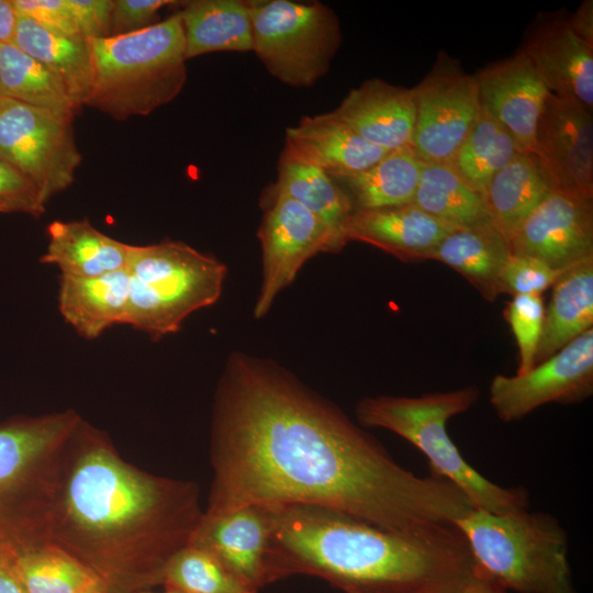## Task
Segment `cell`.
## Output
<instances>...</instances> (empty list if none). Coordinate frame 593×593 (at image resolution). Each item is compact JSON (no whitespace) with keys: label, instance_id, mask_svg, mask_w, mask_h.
Listing matches in <instances>:
<instances>
[{"label":"cell","instance_id":"cell-45","mask_svg":"<svg viewBox=\"0 0 593 593\" xmlns=\"http://www.w3.org/2000/svg\"><path fill=\"white\" fill-rule=\"evenodd\" d=\"M0 593H26L19 580L5 567L0 566Z\"/></svg>","mask_w":593,"mask_h":593},{"label":"cell","instance_id":"cell-11","mask_svg":"<svg viewBox=\"0 0 593 593\" xmlns=\"http://www.w3.org/2000/svg\"><path fill=\"white\" fill-rule=\"evenodd\" d=\"M412 91L415 122L410 147L423 164L449 165L480 113L473 75L440 52Z\"/></svg>","mask_w":593,"mask_h":593},{"label":"cell","instance_id":"cell-31","mask_svg":"<svg viewBox=\"0 0 593 593\" xmlns=\"http://www.w3.org/2000/svg\"><path fill=\"white\" fill-rule=\"evenodd\" d=\"M8 569L26 593H111L98 573L51 544L20 553Z\"/></svg>","mask_w":593,"mask_h":593},{"label":"cell","instance_id":"cell-2","mask_svg":"<svg viewBox=\"0 0 593 593\" xmlns=\"http://www.w3.org/2000/svg\"><path fill=\"white\" fill-rule=\"evenodd\" d=\"M81 446L61 482L54 479L46 541L109 585L157 583L202 517L190 482L156 478L122 461L80 422Z\"/></svg>","mask_w":593,"mask_h":593},{"label":"cell","instance_id":"cell-24","mask_svg":"<svg viewBox=\"0 0 593 593\" xmlns=\"http://www.w3.org/2000/svg\"><path fill=\"white\" fill-rule=\"evenodd\" d=\"M128 291L126 269L92 278L61 276L58 309L79 335L93 339L109 327L124 324Z\"/></svg>","mask_w":593,"mask_h":593},{"label":"cell","instance_id":"cell-7","mask_svg":"<svg viewBox=\"0 0 593 593\" xmlns=\"http://www.w3.org/2000/svg\"><path fill=\"white\" fill-rule=\"evenodd\" d=\"M80 419L72 412L0 425V566L46 544L47 507L57 454Z\"/></svg>","mask_w":593,"mask_h":593},{"label":"cell","instance_id":"cell-41","mask_svg":"<svg viewBox=\"0 0 593 593\" xmlns=\"http://www.w3.org/2000/svg\"><path fill=\"white\" fill-rule=\"evenodd\" d=\"M81 36L110 37L113 0H68Z\"/></svg>","mask_w":593,"mask_h":593},{"label":"cell","instance_id":"cell-13","mask_svg":"<svg viewBox=\"0 0 593 593\" xmlns=\"http://www.w3.org/2000/svg\"><path fill=\"white\" fill-rule=\"evenodd\" d=\"M258 238L262 254V280L253 311L264 317L277 295L318 253H338L328 228L290 197L270 191Z\"/></svg>","mask_w":593,"mask_h":593},{"label":"cell","instance_id":"cell-42","mask_svg":"<svg viewBox=\"0 0 593 593\" xmlns=\"http://www.w3.org/2000/svg\"><path fill=\"white\" fill-rule=\"evenodd\" d=\"M572 32L593 48V1L584 0L568 19Z\"/></svg>","mask_w":593,"mask_h":593},{"label":"cell","instance_id":"cell-29","mask_svg":"<svg viewBox=\"0 0 593 593\" xmlns=\"http://www.w3.org/2000/svg\"><path fill=\"white\" fill-rule=\"evenodd\" d=\"M512 254L510 242L493 223L455 230L438 244L430 260L459 272L488 301L500 294L499 280Z\"/></svg>","mask_w":593,"mask_h":593},{"label":"cell","instance_id":"cell-36","mask_svg":"<svg viewBox=\"0 0 593 593\" xmlns=\"http://www.w3.org/2000/svg\"><path fill=\"white\" fill-rule=\"evenodd\" d=\"M545 305L539 294L514 295L505 310V317L518 347V368L523 374L535 367V358L541 337Z\"/></svg>","mask_w":593,"mask_h":593},{"label":"cell","instance_id":"cell-40","mask_svg":"<svg viewBox=\"0 0 593 593\" xmlns=\"http://www.w3.org/2000/svg\"><path fill=\"white\" fill-rule=\"evenodd\" d=\"M19 14L70 36H81L68 0H10ZM83 37V36H82Z\"/></svg>","mask_w":593,"mask_h":593},{"label":"cell","instance_id":"cell-23","mask_svg":"<svg viewBox=\"0 0 593 593\" xmlns=\"http://www.w3.org/2000/svg\"><path fill=\"white\" fill-rule=\"evenodd\" d=\"M41 262L55 265L63 277L92 278L126 269L131 245L119 242L87 220L54 221Z\"/></svg>","mask_w":593,"mask_h":593},{"label":"cell","instance_id":"cell-38","mask_svg":"<svg viewBox=\"0 0 593 593\" xmlns=\"http://www.w3.org/2000/svg\"><path fill=\"white\" fill-rule=\"evenodd\" d=\"M45 206L34 183L0 155V213H24L40 217Z\"/></svg>","mask_w":593,"mask_h":593},{"label":"cell","instance_id":"cell-25","mask_svg":"<svg viewBox=\"0 0 593 593\" xmlns=\"http://www.w3.org/2000/svg\"><path fill=\"white\" fill-rule=\"evenodd\" d=\"M556 186L535 153L518 152L489 183L484 201L492 223L510 242Z\"/></svg>","mask_w":593,"mask_h":593},{"label":"cell","instance_id":"cell-10","mask_svg":"<svg viewBox=\"0 0 593 593\" xmlns=\"http://www.w3.org/2000/svg\"><path fill=\"white\" fill-rule=\"evenodd\" d=\"M74 118L2 97L0 155L24 174L43 201L66 190L81 163Z\"/></svg>","mask_w":593,"mask_h":593},{"label":"cell","instance_id":"cell-15","mask_svg":"<svg viewBox=\"0 0 593 593\" xmlns=\"http://www.w3.org/2000/svg\"><path fill=\"white\" fill-rule=\"evenodd\" d=\"M535 154L557 189L593 197L592 112L549 92L537 121Z\"/></svg>","mask_w":593,"mask_h":593},{"label":"cell","instance_id":"cell-19","mask_svg":"<svg viewBox=\"0 0 593 593\" xmlns=\"http://www.w3.org/2000/svg\"><path fill=\"white\" fill-rule=\"evenodd\" d=\"M548 90L593 110V48L570 29L568 19L538 22L519 49Z\"/></svg>","mask_w":593,"mask_h":593},{"label":"cell","instance_id":"cell-46","mask_svg":"<svg viewBox=\"0 0 593 593\" xmlns=\"http://www.w3.org/2000/svg\"><path fill=\"white\" fill-rule=\"evenodd\" d=\"M143 593H150V592H143ZM163 593H180V592H179V591H177V590H174V589H168V588H167V589H166V591H165V592H163Z\"/></svg>","mask_w":593,"mask_h":593},{"label":"cell","instance_id":"cell-43","mask_svg":"<svg viewBox=\"0 0 593 593\" xmlns=\"http://www.w3.org/2000/svg\"><path fill=\"white\" fill-rule=\"evenodd\" d=\"M18 12L10 0H0V43L13 44Z\"/></svg>","mask_w":593,"mask_h":593},{"label":"cell","instance_id":"cell-20","mask_svg":"<svg viewBox=\"0 0 593 593\" xmlns=\"http://www.w3.org/2000/svg\"><path fill=\"white\" fill-rule=\"evenodd\" d=\"M452 231L412 202L353 212L346 239L372 245L401 261L417 262L430 260L435 248Z\"/></svg>","mask_w":593,"mask_h":593},{"label":"cell","instance_id":"cell-5","mask_svg":"<svg viewBox=\"0 0 593 593\" xmlns=\"http://www.w3.org/2000/svg\"><path fill=\"white\" fill-rule=\"evenodd\" d=\"M479 573L516 593H577L560 522L529 508L495 513L470 508L454 523Z\"/></svg>","mask_w":593,"mask_h":593},{"label":"cell","instance_id":"cell-35","mask_svg":"<svg viewBox=\"0 0 593 593\" xmlns=\"http://www.w3.org/2000/svg\"><path fill=\"white\" fill-rule=\"evenodd\" d=\"M160 583L180 593H257L206 550L188 544L166 563Z\"/></svg>","mask_w":593,"mask_h":593},{"label":"cell","instance_id":"cell-39","mask_svg":"<svg viewBox=\"0 0 593 593\" xmlns=\"http://www.w3.org/2000/svg\"><path fill=\"white\" fill-rule=\"evenodd\" d=\"M177 2L172 0H113L110 36L131 34L158 23L159 10Z\"/></svg>","mask_w":593,"mask_h":593},{"label":"cell","instance_id":"cell-37","mask_svg":"<svg viewBox=\"0 0 593 593\" xmlns=\"http://www.w3.org/2000/svg\"><path fill=\"white\" fill-rule=\"evenodd\" d=\"M563 271L552 269L535 257L512 253L500 276V294L541 295L544 291L553 286Z\"/></svg>","mask_w":593,"mask_h":593},{"label":"cell","instance_id":"cell-18","mask_svg":"<svg viewBox=\"0 0 593 593\" xmlns=\"http://www.w3.org/2000/svg\"><path fill=\"white\" fill-rule=\"evenodd\" d=\"M326 114L381 148L393 150L411 145L415 122L412 88L369 79L351 89Z\"/></svg>","mask_w":593,"mask_h":593},{"label":"cell","instance_id":"cell-3","mask_svg":"<svg viewBox=\"0 0 593 593\" xmlns=\"http://www.w3.org/2000/svg\"><path fill=\"white\" fill-rule=\"evenodd\" d=\"M267 506L268 584L304 574L344 593H456L480 575L454 523L398 532L316 505Z\"/></svg>","mask_w":593,"mask_h":593},{"label":"cell","instance_id":"cell-30","mask_svg":"<svg viewBox=\"0 0 593 593\" xmlns=\"http://www.w3.org/2000/svg\"><path fill=\"white\" fill-rule=\"evenodd\" d=\"M424 164L410 146L390 150L369 168L332 177L353 212L412 203Z\"/></svg>","mask_w":593,"mask_h":593},{"label":"cell","instance_id":"cell-28","mask_svg":"<svg viewBox=\"0 0 593 593\" xmlns=\"http://www.w3.org/2000/svg\"><path fill=\"white\" fill-rule=\"evenodd\" d=\"M178 12L187 60L214 52H251L253 25L247 0L183 1Z\"/></svg>","mask_w":593,"mask_h":593},{"label":"cell","instance_id":"cell-9","mask_svg":"<svg viewBox=\"0 0 593 593\" xmlns=\"http://www.w3.org/2000/svg\"><path fill=\"white\" fill-rule=\"evenodd\" d=\"M253 51L284 85H315L329 70L343 42L335 11L318 1L247 0Z\"/></svg>","mask_w":593,"mask_h":593},{"label":"cell","instance_id":"cell-34","mask_svg":"<svg viewBox=\"0 0 593 593\" xmlns=\"http://www.w3.org/2000/svg\"><path fill=\"white\" fill-rule=\"evenodd\" d=\"M521 152L506 128L481 105L449 166L484 198L493 177Z\"/></svg>","mask_w":593,"mask_h":593},{"label":"cell","instance_id":"cell-17","mask_svg":"<svg viewBox=\"0 0 593 593\" xmlns=\"http://www.w3.org/2000/svg\"><path fill=\"white\" fill-rule=\"evenodd\" d=\"M473 78L481 105L506 128L521 152L535 153L537 121L550 91L529 58L519 51Z\"/></svg>","mask_w":593,"mask_h":593},{"label":"cell","instance_id":"cell-8","mask_svg":"<svg viewBox=\"0 0 593 593\" xmlns=\"http://www.w3.org/2000/svg\"><path fill=\"white\" fill-rule=\"evenodd\" d=\"M126 270L130 291L124 324L154 340L178 332L187 316L213 305L227 273L217 258L170 239L131 245Z\"/></svg>","mask_w":593,"mask_h":593},{"label":"cell","instance_id":"cell-44","mask_svg":"<svg viewBox=\"0 0 593 593\" xmlns=\"http://www.w3.org/2000/svg\"><path fill=\"white\" fill-rule=\"evenodd\" d=\"M456 593H510L491 579L480 574L471 583Z\"/></svg>","mask_w":593,"mask_h":593},{"label":"cell","instance_id":"cell-22","mask_svg":"<svg viewBox=\"0 0 593 593\" xmlns=\"http://www.w3.org/2000/svg\"><path fill=\"white\" fill-rule=\"evenodd\" d=\"M13 44L42 64L78 108L86 104L93 80L90 40L53 31L18 13Z\"/></svg>","mask_w":593,"mask_h":593},{"label":"cell","instance_id":"cell-47","mask_svg":"<svg viewBox=\"0 0 593 593\" xmlns=\"http://www.w3.org/2000/svg\"><path fill=\"white\" fill-rule=\"evenodd\" d=\"M2 97H3V96L1 94V91H0V101H1Z\"/></svg>","mask_w":593,"mask_h":593},{"label":"cell","instance_id":"cell-1","mask_svg":"<svg viewBox=\"0 0 593 593\" xmlns=\"http://www.w3.org/2000/svg\"><path fill=\"white\" fill-rule=\"evenodd\" d=\"M211 459L206 512L307 504L404 532L472 508L455 484L401 466L287 370L243 353L228 358L217 387Z\"/></svg>","mask_w":593,"mask_h":593},{"label":"cell","instance_id":"cell-27","mask_svg":"<svg viewBox=\"0 0 593 593\" xmlns=\"http://www.w3.org/2000/svg\"><path fill=\"white\" fill-rule=\"evenodd\" d=\"M271 191L290 197L314 214L331 232L338 251L347 244L346 227L353 213L349 200L328 174L287 146L280 153Z\"/></svg>","mask_w":593,"mask_h":593},{"label":"cell","instance_id":"cell-16","mask_svg":"<svg viewBox=\"0 0 593 593\" xmlns=\"http://www.w3.org/2000/svg\"><path fill=\"white\" fill-rule=\"evenodd\" d=\"M270 530L267 505L217 513L205 511L189 544L210 552L244 584L258 592L268 585Z\"/></svg>","mask_w":593,"mask_h":593},{"label":"cell","instance_id":"cell-33","mask_svg":"<svg viewBox=\"0 0 593 593\" xmlns=\"http://www.w3.org/2000/svg\"><path fill=\"white\" fill-rule=\"evenodd\" d=\"M0 91L5 98L74 119L80 109L42 64L14 44L0 43Z\"/></svg>","mask_w":593,"mask_h":593},{"label":"cell","instance_id":"cell-4","mask_svg":"<svg viewBox=\"0 0 593 593\" xmlns=\"http://www.w3.org/2000/svg\"><path fill=\"white\" fill-rule=\"evenodd\" d=\"M480 395L475 385L418 396H366L356 405V417L366 427L388 429L416 447L430 472L455 484L472 507L495 513L529 508L525 488H505L472 467L451 440L448 421L472 407Z\"/></svg>","mask_w":593,"mask_h":593},{"label":"cell","instance_id":"cell-14","mask_svg":"<svg viewBox=\"0 0 593 593\" xmlns=\"http://www.w3.org/2000/svg\"><path fill=\"white\" fill-rule=\"evenodd\" d=\"M513 254L566 270L593 256V197L553 190L510 240Z\"/></svg>","mask_w":593,"mask_h":593},{"label":"cell","instance_id":"cell-12","mask_svg":"<svg viewBox=\"0 0 593 593\" xmlns=\"http://www.w3.org/2000/svg\"><path fill=\"white\" fill-rule=\"evenodd\" d=\"M593 392V328L523 374H497L489 400L505 423L522 419L548 403L572 404Z\"/></svg>","mask_w":593,"mask_h":593},{"label":"cell","instance_id":"cell-26","mask_svg":"<svg viewBox=\"0 0 593 593\" xmlns=\"http://www.w3.org/2000/svg\"><path fill=\"white\" fill-rule=\"evenodd\" d=\"M552 287L535 366L593 328V256L566 269Z\"/></svg>","mask_w":593,"mask_h":593},{"label":"cell","instance_id":"cell-32","mask_svg":"<svg viewBox=\"0 0 593 593\" xmlns=\"http://www.w3.org/2000/svg\"><path fill=\"white\" fill-rule=\"evenodd\" d=\"M413 203L455 230L492 223L484 198L449 165L424 164Z\"/></svg>","mask_w":593,"mask_h":593},{"label":"cell","instance_id":"cell-6","mask_svg":"<svg viewBox=\"0 0 593 593\" xmlns=\"http://www.w3.org/2000/svg\"><path fill=\"white\" fill-rule=\"evenodd\" d=\"M93 80L85 105L114 120L147 115L171 102L187 80L179 13L144 30L90 40Z\"/></svg>","mask_w":593,"mask_h":593},{"label":"cell","instance_id":"cell-21","mask_svg":"<svg viewBox=\"0 0 593 593\" xmlns=\"http://www.w3.org/2000/svg\"><path fill=\"white\" fill-rule=\"evenodd\" d=\"M284 146L332 177L362 171L390 152L366 142L326 113L303 116L287 127Z\"/></svg>","mask_w":593,"mask_h":593}]
</instances>
